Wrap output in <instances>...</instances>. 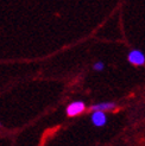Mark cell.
<instances>
[{"label": "cell", "mask_w": 145, "mask_h": 146, "mask_svg": "<svg viewBox=\"0 0 145 146\" xmlns=\"http://www.w3.org/2000/svg\"><path fill=\"white\" fill-rule=\"evenodd\" d=\"M0 126H1V123H0Z\"/></svg>", "instance_id": "cell-6"}, {"label": "cell", "mask_w": 145, "mask_h": 146, "mask_svg": "<svg viewBox=\"0 0 145 146\" xmlns=\"http://www.w3.org/2000/svg\"><path fill=\"white\" fill-rule=\"evenodd\" d=\"M127 61L136 65V67H142V65L145 64V55L142 50L139 49H133L128 52L127 55Z\"/></svg>", "instance_id": "cell-1"}, {"label": "cell", "mask_w": 145, "mask_h": 146, "mask_svg": "<svg viewBox=\"0 0 145 146\" xmlns=\"http://www.w3.org/2000/svg\"><path fill=\"white\" fill-rule=\"evenodd\" d=\"M90 121L94 126L102 127L107 123V115L102 111H93L90 115Z\"/></svg>", "instance_id": "cell-3"}, {"label": "cell", "mask_w": 145, "mask_h": 146, "mask_svg": "<svg viewBox=\"0 0 145 146\" xmlns=\"http://www.w3.org/2000/svg\"><path fill=\"white\" fill-rule=\"evenodd\" d=\"M117 108V104L115 102H100V104L93 105L90 107V111H102V112H107V111H113V109Z\"/></svg>", "instance_id": "cell-4"}, {"label": "cell", "mask_w": 145, "mask_h": 146, "mask_svg": "<svg viewBox=\"0 0 145 146\" xmlns=\"http://www.w3.org/2000/svg\"><path fill=\"white\" fill-rule=\"evenodd\" d=\"M104 68H105V63H104V62H101V61L95 62V63H94V65H93V69H94V70H96V71L104 70Z\"/></svg>", "instance_id": "cell-5"}, {"label": "cell", "mask_w": 145, "mask_h": 146, "mask_svg": "<svg viewBox=\"0 0 145 146\" xmlns=\"http://www.w3.org/2000/svg\"><path fill=\"white\" fill-rule=\"evenodd\" d=\"M84 111H86V105L83 101H74L71 104H69L66 108V113L69 118L82 114Z\"/></svg>", "instance_id": "cell-2"}]
</instances>
